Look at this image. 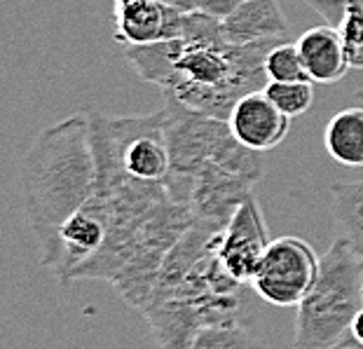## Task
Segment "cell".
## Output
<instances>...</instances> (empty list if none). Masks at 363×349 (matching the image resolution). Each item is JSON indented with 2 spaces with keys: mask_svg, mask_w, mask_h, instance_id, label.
<instances>
[{
  "mask_svg": "<svg viewBox=\"0 0 363 349\" xmlns=\"http://www.w3.org/2000/svg\"><path fill=\"white\" fill-rule=\"evenodd\" d=\"M96 183V157L91 145V118L75 113L43 129L21 162L24 214L40 251V262L52 272L59 267V232L84 206Z\"/></svg>",
  "mask_w": 363,
  "mask_h": 349,
  "instance_id": "obj_1",
  "label": "cell"
},
{
  "mask_svg": "<svg viewBox=\"0 0 363 349\" xmlns=\"http://www.w3.org/2000/svg\"><path fill=\"white\" fill-rule=\"evenodd\" d=\"M281 40L286 38L246 45H195L176 38L172 71L160 89L190 111L228 120L239 99L265 89V57Z\"/></svg>",
  "mask_w": 363,
  "mask_h": 349,
  "instance_id": "obj_2",
  "label": "cell"
},
{
  "mask_svg": "<svg viewBox=\"0 0 363 349\" xmlns=\"http://www.w3.org/2000/svg\"><path fill=\"white\" fill-rule=\"evenodd\" d=\"M164 104V131L169 145V174L162 181L167 197L190 206L197 174L208 162L228 167L251 181L262 178V157L258 150L246 148L233 136L228 120L211 118L179 104L176 99Z\"/></svg>",
  "mask_w": 363,
  "mask_h": 349,
  "instance_id": "obj_3",
  "label": "cell"
},
{
  "mask_svg": "<svg viewBox=\"0 0 363 349\" xmlns=\"http://www.w3.org/2000/svg\"><path fill=\"white\" fill-rule=\"evenodd\" d=\"M363 307V255L345 235L321 255L319 275L300 300L296 316L298 349H333L350 333Z\"/></svg>",
  "mask_w": 363,
  "mask_h": 349,
  "instance_id": "obj_4",
  "label": "cell"
},
{
  "mask_svg": "<svg viewBox=\"0 0 363 349\" xmlns=\"http://www.w3.org/2000/svg\"><path fill=\"white\" fill-rule=\"evenodd\" d=\"M192 223H195V216H192L190 206L167 197L138 228L129 258L118 270V275L111 279L115 291L131 307L143 309L148 305L162 262L172 251V246L190 230Z\"/></svg>",
  "mask_w": 363,
  "mask_h": 349,
  "instance_id": "obj_5",
  "label": "cell"
},
{
  "mask_svg": "<svg viewBox=\"0 0 363 349\" xmlns=\"http://www.w3.org/2000/svg\"><path fill=\"white\" fill-rule=\"evenodd\" d=\"M91 118V138L113 155L127 176L143 183H162L169 174L164 108L134 118Z\"/></svg>",
  "mask_w": 363,
  "mask_h": 349,
  "instance_id": "obj_6",
  "label": "cell"
},
{
  "mask_svg": "<svg viewBox=\"0 0 363 349\" xmlns=\"http://www.w3.org/2000/svg\"><path fill=\"white\" fill-rule=\"evenodd\" d=\"M319 255L305 239L279 237L267 244L251 284L274 307H298L319 275Z\"/></svg>",
  "mask_w": 363,
  "mask_h": 349,
  "instance_id": "obj_7",
  "label": "cell"
},
{
  "mask_svg": "<svg viewBox=\"0 0 363 349\" xmlns=\"http://www.w3.org/2000/svg\"><path fill=\"white\" fill-rule=\"evenodd\" d=\"M269 244V232L262 211L258 206L253 192L246 197L233 218L218 232V244H216V255L228 270L230 277L237 282L251 284L256 267Z\"/></svg>",
  "mask_w": 363,
  "mask_h": 349,
  "instance_id": "obj_8",
  "label": "cell"
},
{
  "mask_svg": "<svg viewBox=\"0 0 363 349\" xmlns=\"http://www.w3.org/2000/svg\"><path fill=\"white\" fill-rule=\"evenodd\" d=\"M253 185L256 181L251 178L208 162L197 174L195 190L190 197V211L195 216V223L223 230L239 204L253 192Z\"/></svg>",
  "mask_w": 363,
  "mask_h": 349,
  "instance_id": "obj_9",
  "label": "cell"
},
{
  "mask_svg": "<svg viewBox=\"0 0 363 349\" xmlns=\"http://www.w3.org/2000/svg\"><path fill=\"white\" fill-rule=\"evenodd\" d=\"M228 127L239 143L251 150L267 153L277 148L291 129V118L277 108L262 89L237 101L230 111Z\"/></svg>",
  "mask_w": 363,
  "mask_h": 349,
  "instance_id": "obj_10",
  "label": "cell"
},
{
  "mask_svg": "<svg viewBox=\"0 0 363 349\" xmlns=\"http://www.w3.org/2000/svg\"><path fill=\"white\" fill-rule=\"evenodd\" d=\"M183 12L162 0H115V40L150 45L181 38Z\"/></svg>",
  "mask_w": 363,
  "mask_h": 349,
  "instance_id": "obj_11",
  "label": "cell"
},
{
  "mask_svg": "<svg viewBox=\"0 0 363 349\" xmlns=\"http://www.w3.org/2000/svg\"><path fill=\"white\" fill-rule=\"evenodd\" d=\"M108 216L106 206L96 197H89L71 218L61 225L59 242H61V260L54 275L59 277L61 284L71 282L73 270L89 260L106 239Z\"/></svg>",
  "mask_w": 363,
  "mask_h": 349,
  "instance_id": "obj_12",
  "label": "cell"
},
{
  "mask_svg": "<svg viewBox=\"0 0 363 349\" xmlns=\"http://www.w3.org/2000/svg\"><path fill=\"white\" fill-rule=\"evenodd\" d=\"M223 24V38L230 45H246L265 38H286L291 31L289 19L277 0H244L230 12Z\"/></svg>",
  "mask_w": 363,
  "mask_h": 349,
  "instance_id": "obj_13",
  "label": "cell"
},
{
  "mask_svg": "<svg viewBox=\"0 0 363 349\" xmlns=\"http://www.w3.org/2000/svg\"><path fill=\"white\" fill-rule=\"evenodd\" d=\"M296 45L312 82L333 84L352 71L345 54L342 38H340L335 26L323 24L305 31Z\"/></svg>",
  "mask_w": 363,
  "mask_h": 349,
  "instance_id": "obj_14",
  "label": "cell"
},
{
  "mask_svg": "<svg viewBox=\"0 0 363 349\" xmlns=\"http://www.w3.org/2000/svg\"><path fill=\"white\" fill-rule=\"evenodd\" d=\"M323 145L337 165L363 167V106H352L330 118Z\"/></svg>",
  "mask_w": 363,
  "mask_h": 349,
  "instance_id": "obj_15",
  "label": "cell"
},
{
  "mask_svg": "<svg viewBox=\"0 0 363 349\" xmlns=\"http://www.w3.org/2000/svg\"><path fill=\"white\" fill-rule=\"evenodd\" d=\"M335 221L342 235L363 255V178L361 181H335L330 185Z\"/></svg>",
  "mask_w": 363,
  "mask_h": 349,
  "instance_id": "obj_16",
  "label": "cell"
},
{
  "mask_svg": "<svg viewBox=\"0 0 363 349\" xmlns=\"http://www.w3.org/2000/svg\"><path fill=\"white\" fill-rule=\"evenodd\" d=\"M258 345L249 331L244 328L237 319L208 323L202 326L195 338H192L190 349H239V347H253Z\"/></svg>",
  "mask_w": 363,
  "mask_h": 349,
  "instance_id": "obj_17",
  "label": "cell"
},
{
  "mask_svg": "<svg viewBox=\"0 0 363 349\" xmlns=\"http://www.w3.org/2000/svg\"><path fill=\"white\" fill-rule=\"evenodd\" d=\"M312 80H289V82H274L269 80L265 84V94L269 101L279 108L289 118H298V115L307 113L314 101V87Z\"/></svg>",
  "mask_w": 363,
  "mask_h": 349,
  "instance_id": "obj_18",
  "label": "cell"
},
{
  "mask_svg": "<svg viewBox=\"0 0 363 349\" xmlns=\"http://www.w3.org/2000/svg\"><path fill=\"white\" fill-rule=\"evenodd\" d=\"M265 73L267 82H289V80H310L307 68L300 57V50L296 43L281 40L277 43L265 57Z\"/></svg>",
  "mask_w": 363,
  "mask_h": 349,
  "instance_id": "obj_19",
  "label": "cell"
},
{
  "mask_svg": "<svg viewBox=\"0 0 363 349\" xmlns=\"http://www.w3.org/2000/svg\"><path fill=\"white\" fill-rule=\"evenodd\" d=\"M244 0H199V12H206L211 17L225 19L230 12H235Z\"/></svg>",
  "mask_w": 363,
  "mask_h": 349,
  "instance_id": "obj_20",
  "label": "cell"
},
{
  "mask_svg": "<svg viewBox=\"0 0 363 349\" xmlns=\"http://www.w3.org/2000/svg\"><path fill=\"white\" fill-rule=\"evenodd\" d=\"M162 3H167L169 7H174V10H179L183 14L199 10V0H162Z\"/></svg>",
  "mask_w": 363,
  "mask_h": 349,
  "instance_id": "obj_21",
  "label": "cell"
},
{
  "mask_svg": "<svg viewBox=\"0 0 363 349\" xmlns=\"http://www.w3.org/2000/svg\"><path fill=\"white\" fill-rule=\"evenodd\" d=\"M350 333L354 336V340L359 343V347H363V307L359 309V314L354 316V321L350 326Z\"/></svg>",
  "mask_w": 363,
  "mask_h": 349,
  "instance_id": "obj_22",
  "label": "cell"
},
{
  "mask_svg": "<svg viewBox=\"0 0 363 349\" xmlns=\"http://www.w3.org/2000/svg\"><path fill=\"white\" fill-rule=\"evenodd\" d=\"M354 99H357L359 104L363 106V87H361V89H357V94H354Z\"/></svg>",
  "mask_w": 363,
  "mask_h": 349,
  "instance_id": "obj_23",
  "label": "cell"
}]
</instances>
